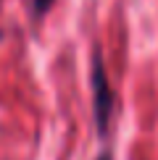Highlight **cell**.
<instances>
[{
	"label": "cell",
	"mask_w": 158,
	"mask_h": 160,
	"mask_svg": "<svg viewBox=\"0 0 158 160\" xmlns=\"http://www.w3.org/2000/svg\"><path fill=\"white\" fill-rule=\"evenodd\" d=\"M90 84H92V113H95V126H97V134L105 137L108 123H111V113H113V89H111V79H108V71H105L100 50H92Z\"/></svg>",
	"instance_id": "1"
},
{
	"label": "cell",
	"mask_w": 158,
	"mask_h": 160,
	"mask_svg": "<svg viewBox=\"0 0 158 160\" xmlns=\"http://www.w3.org/2000/svg\"><path fill=\"white\" fill-rule=\"evenodd\" d=\"M55 3V0H32V11H34V16H45V13L50 11V5Z\"/></svg>",
	"instance_id": "2"
},
{
	"label": "cell",
	"mask_w": 158,
	"mask_h": 160,
	"mask_svg": "<svg viewBox=\"0 0 158 160\" xmlns=\"http://www.w3.org/2000/svg\"><path fill=\"white\" fill-rule=\"evenodd\" d=\"M97 160H111V152H103V155L97 158Z\"/></svg>",
	"instance_id": "3"
}]
</instances>
